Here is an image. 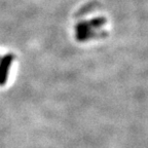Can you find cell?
Here are the masks:
<instances>
[{"instance_id":"obj_1","label":"cell","mask_w":148,"mask_h":148,"mask_svg":"<svg viewBox=\"0 0 148 148\" xmlns=\"http://www.w3.org/2000/svg\"><path fill=\"white\" fill-rule=\"evenodd\" d=\"M75 30H76V34L75 37L76 39L80 42H84L86 40L90 39V38H94L96 36H99L97 33L95 32V30H92L90 28L88 21H81L75 27Z\"/></svg>"},{"instance_id":"obj_2","label":"cell","mask_w":148,"mask_h":148,"mask_svg":"<svg viewBox=\"0 0 148 148\" xmlns=\"http://www.w3.org/2000/svg\"><path fill=\"white\" fill-rule=\"evenodd\" d=\"M12 61H14L12 53H6L2 58H0V86H4L6 83Z\"/></svg>"},{"instance_id":"obj_3","label":"cell","mask_w":148,"mask_h":148,"mask_svg":"<svg viewBox=\"0 0 148 148\" xmlns=\"http://www.w3.org/2000/svg\"><path fill=\"white\" fill-rule=\"evenodd\" d=\"M105 23H106V20H105L104 18H102V16L94 18H92V20L88 21V24H90V28H92V30H96V29L101 28Z\"/></svg>"}]
</instances>
